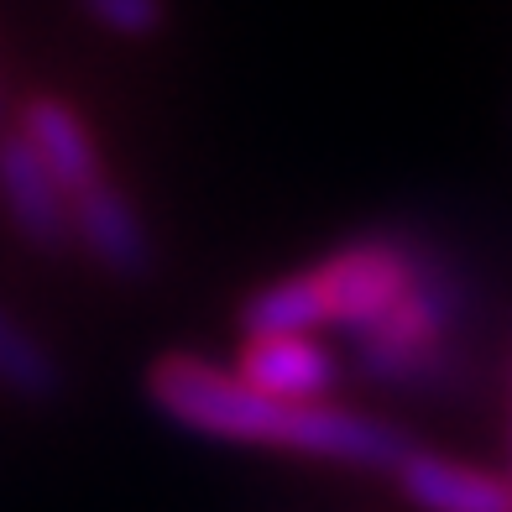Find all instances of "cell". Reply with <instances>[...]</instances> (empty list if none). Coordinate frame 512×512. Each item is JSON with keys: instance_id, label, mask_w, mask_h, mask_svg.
Wrapping results in <instances>:
<instances>
[{"instance_id": "3957f363", "label": "cell", "mask_w": 512, "mask_h": 512, "mask_svg": "<svg viewBox=\"0 0 512 512\" xmlns=\"http://www.w3.org/2000/svg\"><path fill=\"white\" fill-rule=\"evenodd\" d=\"M450 298L439 283H418L398 298V309L387 319H377L371 330H361V366L382 382H413L439 361V345L450 330Z\"/></svg>"}, {"instance_id": "52a82bcc", "label": "cell", "mask_w": 512, "mask_h": 512, "mask_svg": "<svg viewBox=\"0 0 512 512\" xmlns=\"http://www.w3.org/2000/svg\"><path fill=\"white\" fill-rule=\"evenodd\" d=\"M236 377L251 382L256 392H267V398L319 403L324 392L335 387L340 371H335V356L309 335H251Z\"/></svg>"}, {"instance_id": "ba28073f", "label": "cell", "mask_w": 512, "mask_h": 512, "mask_svg": "<svg viewBox=\"0 0 512 512\" xmlns=\"http://www.w3.org/2000/svg\"><path fill=\"white\" fill-rule=\"evenodd\" d=\"M21 136H27V147L42 157V168L58 178V189L68 199L95 189V183L105 178L100 147H95V136H89V126L79 121L74 105H63L53 95L32 100L27 110H21Z\"/></svg>"}, {"instance_id": "9c48e42d", "label": "cell", "mask_w": 512, "mask_h": 512, "mask_svg": "<svg viewBox=\"0 0 512 512\" xmlns=\"http://www.w3.org/2000/svg\"><path fill=\"white\" fill-rule=\"evenodd\" d=\"M314 324H324L314 267L283 277V283H267L262 293H251L241 304V330L246 335H309Z\"/></svg>"}, {"instance_id": "7a4b0ae2", "label": "cell", "mask_w": 512, "mask_h": 512, "mask_svg": "<svg viewBox=\"0 0 512 512\" xmlns=\"http://www.w3.org/2000/svg\"><path fill=\"white\" fill-rule=\"evenodd\" d=\"M319 283V304H324V324H345V330H371L377 319H387L398 309V298L418 283L413 262L387 246V241H356L335 251L330 262L314 267Z\"/></svg>"}, {"instance_id": "8992f818", "label": "cell", "mask_w": 512, "mask_h": 512, "mask_svg": "<svg viewBox=\"0 0 512 512\" xmlns=\"http://www.w3.org/2000/svg\"><path fill=\"white\" fill-rule=\"evenodd\" d=\"M392 476H398L403 497L424 512H512V481L418 445L392 465Z\"/></svg>"}, {"instance_id": "30bf717a", "label": "cell", "mask_w": 512, "mask_h": 512, "mask_svg": "<svg viewBox=\"0 0 512 512\" xmlns=\"http://www.w3.org/2000/svg\"><path fill=\"white\" fill-rule=\"evenodd\" d=\"M58 361L48 356V345L37 335H27L16 324V314L0 309V387L11 398H27V403H42L58 392Z\"/></svg>"}, {"instance_id": "5b68a950", "label": "cell", "mask_w": 512, "mask_h": 512, "mask_svg": "<svg viewBox=\"0 0 512 512\" xmlns=\"http://www.w3.org/2000/svg\"><path fill=\"white\" fill-rule=\"evenodd\" d=\"M0 204H6L11 225L32 246L53 251V246L68 241V194L58 189V178L42 168V157L27 147L21 131L0 136Z\"/></svg>"}, {"instance_id": "8fae6325", "label": "cell", "mask_w": 512, "mask_h": 512, "mask_svg": "<svg viewBox=\"0 0 512 512\" xmlns=\"http://www.w3.org/2000/svg\"><path fill=\"white\" fill-rule=\"evenodd\" d=\"M79 6L115 37H152L162 27V0H79Z\"/></svg>"}, {"instance_id": "6da1fadb", "label": "cell", "mask_w": 512, "mask_h": 512, "mask_svg": "<svg viewBox=\"0 0 512 512\" xmlns=\"http://www.w3.org/2000/svg\"><path fill=\"white\" fill-rule=\"evenodd\" d=\"M147 392L173 424L209 439H236V445H283L293 455L366 465V471H392L413 450L403 429L371 413L340 403L267 398L251 382H241L236 371H220L215 361L199 356H162L147 371Z\"/></svg>"}, {"instance_id": "277c9868", "label": "cell", "mask_w": 512, "mask_h": 512, "mask_svg": "<svg viewBox=\"0 0 512 512\" xmlns=\"http://www.w3.org/2000/svg\"><path fill=\"white\" fill-rule=\"evenodd\" d=\"M68 225H74L79 246L115 277H147L152 272V236L136 204L115 189V183H95L68 199Z\"/></svg>"}]
</instances>
